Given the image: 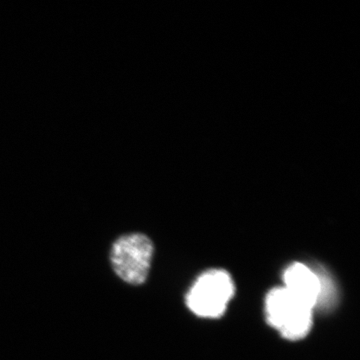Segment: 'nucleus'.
<instances>
[{
	"instance_id": "nucleus-4",
	"label": "nucleus",
	"mask_w": 360,
	"mask_h": 360,
	"mask_svg": "<svg viewBox=\"0 0 360 360\" xmlns=\"http://www.w3.org/2000/svg\"><path fill=\"white\" fill-rule=\"evenodd\" d=\"M286 288L291 295L309 305L312 309L317 307L321 293V281L317 271L307 265L290 264L283 274Z\"/></svg>"
},
{
	"instance_id": "nucleus-3",
	"label": "nucleus",
	"mask_w": 360,
	"mask_h": 360,
	"mask_svg": "<svg viewBox=\"0 0 360 360\" xmlns=\"http://www.w3.org/2000/svg\"><path fill=\"white\" fill-rule=\"evenodd\" d=\"M153 243L142 233L120 236L111 248L110 259L115 274L125 283L141 285L148 279L153 257Z\"/></svg>"
},
{
	"instance_id": "nucleus-1",
	"label": "nucleus",
	"mask_w": 360,
	"mask_h": 360,
	"mask_svg": "<svg viewBox=\"0 0 360 360\" xmlns=\"http://www.w3.org/2000/svg\"><path fill=\"white\" fill-rule=\"evenodd\" d=\"M314 309L291 295L285 288L269 291L265 300L267 322L288 340H300L312 328Z\"/></svg>"
},
{
	"instance_id": "nucleus-2",
	"label": "nucleus",
	"mask_w": 360,
	"mask_h": 360,
	"mask_svg": "<svg viewBox=\"0 0 360 360\" xmlns=\"http://www.w3.org/2000/svg\"><path fill=\"white\" fill-rule=\"evenodd\" d=\"M232 277L222 269L201 274L186 295V304L194 314L205 319H219L234 295Z\"/></svg>"
}]
</instances>
